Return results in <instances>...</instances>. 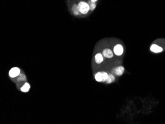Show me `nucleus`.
Instances as JSON below:
<instances>
[{"label":"nucleus","instance_id":"f257e3e1","mask_svg":"<svg viewBox=\"0 0 165 124\" xmlns=\"http://www.w3.org/2000/svg\"><path fill=\"white\" fill-rule=\"evenodd\" d=\"M78 7L80 13L86 14L89 12L90 6L88 3L84 1H80L78 4Z\"/></svg>","mask_w":165,"mask_h":124},{"label":"nucleus","instance_id":"f03ea898","mask_svg":"<svg viewBox=\"0 0 165 124\" xmlns=\"http://www.w3.org/2000/svg\"><path fill=\"white\" fill-rule=\"evenodd\" d=\"M113 51L114 54L116 56H121L124 52L123 47L120 44H117L114 46L113 48Z\"/></svg>","mask_w":165,"mask_h":124},{"label":"nucleus","instance_id":"7ed1b4c3","mask_svg":"<svg viewBox=\"0 0 165 124\" xmlns=\"http://www.w3.org/2000/svg\"><path fill=\"white\" fill-rule=\"evenodd\" d=\"M20 73V70L18 67H13L9 72V75L11 78H15L19 76Z\"/></svg>","mask_w":165,"mask_h":124},{"label":"nucleus","instance_id":"20e7f679","mask_svg":"<svg viewBox=\"0 0 165 124\" xmlns=\"http://www.w3.org/2000/svg\"><path fill=\"white\" fill-rule=\"evenodd\" d=\"M102 55L104 57L108 58H111L113 57V52L109 49H105L103 50L102 51Z\"/></svg>","mask_w":165,"mask_h":124},{"label":"nucleus","instance_id":"39448f33","mask_svg":"<svg viewBox=\"0 0 165 124\" xmlns=\"http://www.w3.org/2000/svg\"><path fill=\"white\" fill-rule=\"evenodd\" d=\"M150 50L151 51L155 53H159L163 51V48L157 45L156 44H153L151 47H150Z\"/></svg>","mask_w":165,"mask_h":124},{"label":"nucleus","instance_id":"423d86ee","mask_svg":"<svg viewBox=\"0 0 165 124\" xmlns=\"http://www.w3.org/2000/svg\"><path fill=\"white\" fill-rule=\"evenodd\" d=\"M124 67L123 66H119L116 68L114 69L113 70V72L117 75V76H121L124 73Z\"/></svg>","mask_w":165,"mask_h":124},{"label":"nucleus","instance_id":"0eeeda50","mask_svg":"<svg viewBox=\"0 0 165 124\" xmlns=\"http://www.w3.org/2000/svg\"><path fill=\"white\" fill-rule=\"evenodd\" d=\"M95 61L97 63L100 64L103 61V57L101 54L98 53L95 56Z\"/></svg>","mask_w":165,"mask_h":124},{"label":"nucleus","instance_id":"6e6552de","mask_svg":"<svg viewBox=\"0 0 165 124\" xmlns=\"http://www.w3.org/2000/svg\"><path fill=\"white\" fill-rule=\"evenodd\" d=\"M30 88V85L29 83H25L24 85L21 87V91L23 93H27Z\"/></svg>","mask_w":165,"mask_h":124},{"label":"nucleus","instance_id":"1a4fd4ad","mask_svg":"<svg viewBox=\"0 0 165 124\" xmlns=\"http://www.w3.org/2000/svg\"><path fill=\"white\" fill-rule=\"evenodd\" d=\"M71 10L72 11V13H73L75 15H78L79 14V10L78 7V4H74L73 6H72Z\"/></svg>","mask_w":165,"mask_h":124},{"label":"nucleus","instance_id":"9d476101","mask_svg":"<svg viewBox=\"0 0 165 124\" xmlns=\"http://www.w3.org/2000/svg\"><path fill=\"white\" fill-rule=\"evenodd\" d=\"M88 3L90 6V10L91 11H93L95 10L96 6H97V4L96 2H93L91 0H88Z\"/></svg>","mask_w":165,"mask_h":124},{"label":"nucleus","instance_id":"9b49d317","mask_svg":"<svg viewBox=\"0 0 165 124\" xmlns=\"http://www.w3.org/2000/svg\"><path fill=\"white\" fill-rule=\"evenodd\" d=\"M95 80L98 82H102L103 80V77L101 74V72H98L95 75Z\"/></svg>","mask_w":165,"mask_h":124},{"label":"nucleus","instance_id":"f8f14e48","mask_svg":"<svg viewBox=\"0 0 165 124\" xmlns=\"http://www.w3.org/2000/svg\"><path fill=\"white\" fill-rule=\"evenodd\" d=\"M115 81V77L114 76L111 74H108V77L106 81V82L107 84H111L112 82H113Z\"/></svg>","mask_w":165,"mask_h":124},{"label":"nucleus","instance_id":"ddd939ff","mask_svg":"<svg viewBox=\"0 0 165 124\" xmlns=\"http://www.w3.org/2000/svg\"><path fill=\"white\" fill-rule=\"evenodd\" d=\"M101 74H102V77H103V80H102V82H105L106 81L108 77V74L105 72H101Z\"/></svg>","mask_w":165,"mask_h":124},{"label":"nucleus","instance_id":"4468645a","mask_svg":"<svg viewBox=\"0 0 165 124\" xmlns=\"http://www.w3.org/2000/svg\"><path fill=\"white\" fill-rule=\"evenodd\" d=\"M26 79L24 75L21 74L19 75L18 80L19 81H25Z\"/></svg>","mask_w":165,"mask_h":124},{"label":"nucleus","instance_id":"2eb2a0df","mask_svg":"<svg viewBox=\"0 0 165 124\" xmlns=\"http://www.w3.org/2000/svg\"><path fill=\"white\" fill-rule=\"evenodd\" d=\"M91 1L92 2H97L98 0H91Z\"/></svg>","mask_w":165,"mask_h":124}]
</instances>
